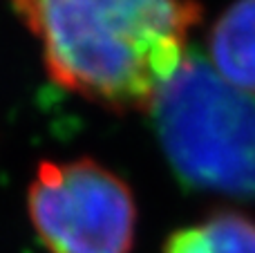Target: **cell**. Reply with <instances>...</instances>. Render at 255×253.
<instances>
[{"label":"cell","instance_id":"obj_5","mask_svg":"<svg viewBox=\"0 0 255 253\" xmlns=\"http://www.w3.org/2000/svg\"><path fill=\"white\" fill-rule=\"evenodd\" d=\"M161 253H255V220L240 211H215L172 231Z\"/></svg>","mask_w":255,"mask_h":253},{"label":"cell","instance_id":"obj_1","mask_svg":"<svg viewBox=\"0 0 255 253\" xmlns=\"http://www.w3.org/2000/svg\"><path fill=\"white\" fill-rule=\"evenodd\" d=\"M49 79L108 110H150L188 56L195 0H9Z\"/></svg>","mask_w":255,"mask_h":253},{"label":"cell","instance_id":"obj_3","mask_svg":"<svg viewBox=\"0 0 255 253\" xmlns=\"http://www.w3.org/2000/svg\"><path fill=\"white\" fill-rule=\"evenodd\" d=\"M27 213L47 253H130L134 245L130 186L88 157L40 161L27 188Z\"/></svg>","mask_w":255,"mask_h":253},{"label":"cell","instance_id":"obj_2","mask_svg":"<svg viewBox=\"0 0 255 253\" xmlns=\"http://www.w3.org/2000/svg\"><path fill=\"white\" fill-rule=\"evenodd\" d=\"M175 175L190 188L255 197V94L188 54L150 106Z\"/></svg>","mask_w":255,"mask_h":253},{"label":"cell","instance_id":"obj_4","mask_svg":"<svg viewBox=\"0 0 255 253\" xmlns=\"http://www.w3.org/2000/svg\"><path fill=\"white\" fill-rule=\"evenodd\" d=\"M208 63L226 83L255 94V0H235L213 22Z\"/></svg>","mask_w":255,"mask_h":253}]
</instances>
